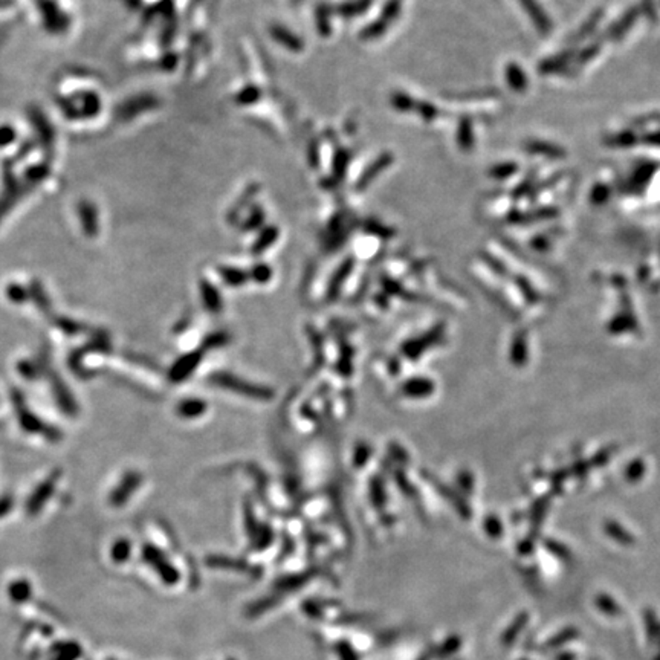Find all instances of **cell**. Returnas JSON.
I'll return each mask as SVG.
<instances>
[{"label": "cell", "instance_id": "cell-1", "mask_svg": "<svg viewBox=\"0 0 660 660\" xmlns=\"http://www.w3.org/2000/svg\"><path fill=\"white\" fill-rule=\"evenodd\" d=\"M13 399H14V404H15L17 416H19L20 425H22V428L25 431L45 436L46 439H49L50 442H57L60 439V436H62V434H60V431H57L54 426H48L46 424H43L37 416H34L31 411L28 410L27 402L23 400L22 394L17 390L13 394Z\"/></svg>", "mask_w": 660, "mask_h": 660}, {"label": "cell", "instance_id": "cell-2", "mask_svg": "<svg viewBox=\"0 0 660 660\" xmlns=\"http://www.w3.org/2000/svg\"><path fill=\"white\" fill-rule=\"evenodd\" d=\"M141 483V474L140 473H136V471H130V473H127L124 476V478L121 480V483H119L116 487H115V491L110 494L109 497V503L112 504V506H123L128 497H130L135 491H136V487L140 486Z\"/></svg>", "mask_w": 660, "mask_h": 660}, {"label": "cell", "instance_id": "cell-3", "mask_svg": "<svg viewBox=\"0 0 660 660\" xmlns=\"http://www.w3.org/2000/svg\"><path fill=\"white\" fill-rule=\"evenodd\" d=\"M58 476H60V471H55V473L50 474V476L45 480V482H43V483L37 487L36 492H34V494L29 497V501H28L27 509H28V512L31 513V516H36V513L43 508V504L46 503V500L49 499V497L53 495L55 483L58 482Z\"/></svg>", "mask_w": 660, "mask_h": 660}, {"label": "cell", "instance_id": "cell-4", "mask_svg": "<svg viewBox=\"0 0 660 660\" xmlns=\"http://www.w3.org/2000/svg\"><path fill=\"white\" fill-rule=\"evenodd\" d=\"M520 4L525 6V10L527 11L530 20L535 23V27L541 31L543 34H547L552 28V23L548 20V17L544 14V10L539 6L535 0H520Z\"/></svg>", "mask_w": 660, "mask_h": 660}, {"label": "cell", "instance_id": "cell-5", "mask_svg": "<svg viewBox=\"0 0 660 660\" xmlns=\"http://www.w3.org/2000/svg\"><path fill=\"white\" fill-rule=\"evenodd\" d=\"M79 214H80V220L84 229V234H88L89 237H93L98 231V220H97V210L93 205L88 201H83L79 205Z\"/></svg>", "mask_w": 660, "mask_h": 660}, {"label": "cell", "instance_id": "cell-6", "mask_svg": "<svg viewBox=\"0 0 660 660\" xmlns=\"http://www.w3.org/2000/svg\"><path fill=\"white\" fill-rule=\"evenodd\" d=\"M639 10H636V8H633V10H630L627 14H625L622 19L614 25L613 29H610V32H608V36H610V39L613 40H618L621 39L625 32L630 31V28L634 25V22L638 20V17H639Z\"/></svg>", "mask_w": 660, "mask_h": 660}, {"label": "cell", "instance_id": "cell-7", "mask_svg": "<svg viewBox=\"0 0 660 660\" xmlns=\"http://www.w3.org/2000/svg\"><path fill=\"white\" fill-rule=\"evenodd\" d=\"M527 150L532 153H538V155H546L551 158L564 156V150H561L560 147H556V145H552V144H547V142H539V141L527 144Z\"/></svg>", "mask_w": 660, "mask_h": 660}, {"label": "cell", "instance_id": "cell-8", "mask_svg": "<svg viewBox=\"0 0 660 660\" xmlns=\"http://www.w3.org/2000/svg\"><path fill=\"white\" fill-rule=\"evenodd\" d=\"M569 62H570V54H558V55L546 60L544 63H541V66H539V71H541L543 74H551V72L561 71V69H564L565 66H567Z\"/></svg>", "mask_w": 660, "mask_h": 660}, {"label": "cell", "instance_id": "cell-9", "mask_svg": "<svg viewBox=\"0 0 660 660\" xmlns=\"http://www.w3.org/2000/svg\"><path fill=\"white\" fill-rule=\"evenodd\" d=\"M506 72H508V81H509L512 89L523 90L526 88L527 80H526L525 74H523V71L520 69L517 65H509L508 71H506Z\"/></svg>", "mask_w": 660, "mask_h": 660}, {"label": "cell", "instance_id": "cell-10", "mask_svg": "<svg viewBox=\"0 0 660 660\" xmlns=\"http://www.w3.org/2000/svg\"><path fill=\"white\" fill-rule=\"evenodd\" d=\"M601 17H602V13H601V11H596L593 15H591L590 19H588V22L584 23V27H582V28L575 34V36H573V41H579V40H582V39H586V37L588 36V34L595 29L596 23H598L599 20H601Z\"/></svg>", "mask_w": 660, "mask_h": 660}, {"label": "cell", "instance_id": "cell-11", "mask_svg": "<svg viewBox=\"0 0 660 660\" xmlns=\"http://www.w3.org/2000/svg\"><path fill=\"white\" fill-rule=\"evenodd\" d=\"M202 410H203L202 402H199V400H185V402H182L181 407H179V413H181L185 417H194L196 415H199Z\"/></svg>", "mask_w": 660, "mask_h": 660}, {"label": "cell", "instance_id": "cell-12", "mask_svg": "<svg viewBox=\"0 0 660 660\" xmlns=\"http://www.w3.org/2000/svg\"><path fill=\"white\" fill-rule=\"evenodd\" d=\"M6 292H8V297H10V299H13L14 303H22L28 298L27 290H25V288L20 285H10L6 289Z\"/></svg>", "mask_w": 660, "mask_h": 660}, {"label": "cell", "instance_id": "cell-13", "mask_svg": "<svg viewBox=\"0 0 660 660\" xmlns=\"http://www.w3.org/2000/svg\"><path fill=\"white\" fill-rule=\"evenodd\" d=\"M55 325H58V328L62 329L63 332L69 333V335H76V333L80 332V325L76 323H74V321H69V320L60 318L58 321H55Z\"/></svg>", "mask_w": 660, "mask_h": 660}, {"label": "cell", "instance_id": "cell-14", "mask_svg": "<svg viewBox=\"0 0 660 660\" xmlns=\"http://www.w3.org/2000/svg\"><path fill=\"white\" fill-rule=\"evenodd\" d=\"M15 132L13 130L11 127H0V145H6V144H10L11 141H14L15 138Z\"/></svg>", "mask_w": 660, "mask_h": 660}, {"label": "cell", "instance_id": "cell-15", "mask_svg": "<svg viewBox=\"0 0 660 660\" xmlns=\"http://www.w3.org/2000/svg\"><path fill=\"white\" fill-rule=\"evenodd\" d=\"M516 170H517V166H513V164H506V166H500V167H497L494 170V175L495 176H499V177H506V176H509L512 173H516Z\"/></svg>", "mask_w": 660, "mask_h": 660}, {"label": "cell", "instance_id": "cell-16", "mask_svg": "<svg viewBox=\"0 0 660 660\" xmlns=\"http://www.w3.org/2000/svg\"><path fill=\"white\" fill-rule=\"evenodd\" d=\"M598 48H599V46H596V45H595V46L588 48L587 50H584V53H582V54L579 55V63H586L587 60H590L591 57H593V55L598 53V50H599Z\"/></svg>", "mask_w": 660, "mask_h": 660}, {"label": "cell", "instance_id": "cell-17", "mask_svg": "<svg viewBox=\"0 0 660 660\" xmlns=\"http://www.w3.org/2000/svg\"><path fill=\"white\" fill-rule=\"evenodd\" d=\"M613 141H614L616 144H618V145H627V144L633 142V135H630V133H625V135H624V133H622V135H619L618 138L613 140Z\"/></svg>", "mask_w": 660, "mask_h": 660}, {"label": "cell", "instance_id": "cell-18", "mask_svg": "<svg viewBox=\"0 0 660 660\" xmlns=\"http://www.w3.org/2000/svg\"><path fill=\"white\" fill-rule=\"evenodd\" d=\"M11 508V499H4L0 500V516H4V512Z\"/></svg>", "mask_w": 660, "mask_h": 660}, {"label": "cell", "instance_id": "cell-19", "mask_svg": "<svg viewBox=\"0 0 660 660\" xmlns=\"http://www.w3.org/2000/svg\"><path fill=\"white\" fill-rule=\"evenodd\" d=\"M649 141L653 142V144H660V133H657V135H653V136H651Z\"/></svg>", "mask_w": 660, "mask_h": 660}]
</instances>
